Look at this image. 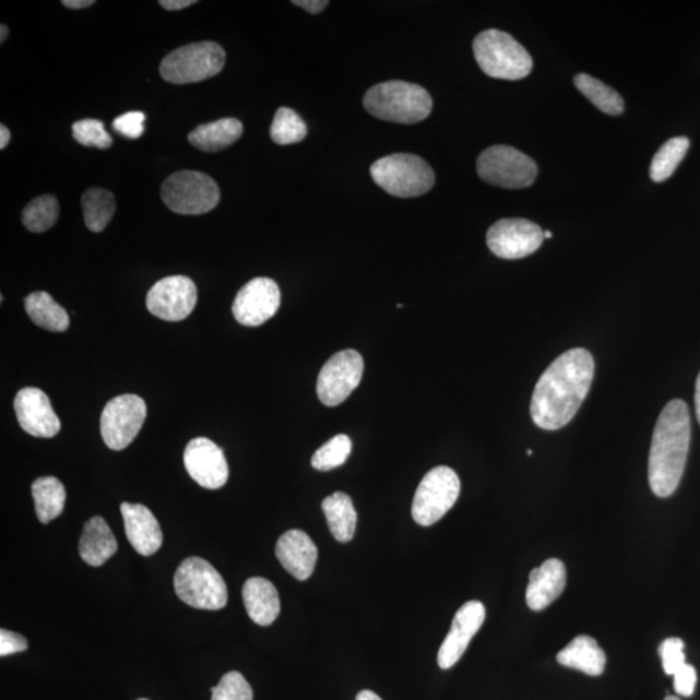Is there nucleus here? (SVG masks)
Instances as JSON below:
<instances>
[{
	"mask_svg": "<svg viewBox=\"0 0 700 700\" xmlns=\"http://www.w3.org/2000/svg\"><path fill=\"white\" fill-rule=\"evenodd\" d=\"M591 352L573 348L547 367L532 394L531 417L545 431H557L570 423L591 391L594 378Z\"/></svg>",
	"mask_w": 700,
	"mask_h": 700,
	"instance_id": "f257e3e1",
	"label": "nucleus"
},
{
	"mask_svg": "<svg viewBox=\"0 0 700 700\" xmlns=\"http://www.w3.org/2000/svg\"><path fill=\"white\" fill-rule=\"evenodd\" d=\"M691 439L689 407L683 400H672L657 418L649 456V483L654 495L667 498L675 494L684 475Z\"/></svg>",
	"mask_w": 700,
	"mask_h": 700,
	"instance_id": "f03ea898",
	"label": "nucleus"
},
{
	"mask_svg": "<svg viewBox=\"0 0 700 700\" xmlns=\"http://www.w3.org/2000/svg\"><path fill=\"white\" fill-rule=\"evenodd\" d=\"M364 107L379 120L412 124L431 115L434 102L427 90L415 83L388 81L366 93Z\"/></svg>",
	"mask_w": 700,
	"mask_h": 700,
	"instance_id": "7ed1b4c3",
	"label": "nucleus"
},
{
	"mask_svg": "<svg viewBox=\"0 0 700 700\" xmlns=\"http://www.w3.org/2000/svg\"><path fill=\"white\" fill-rule=\"evenodd\" d=\"M474 54L482 71L491 79L518 81L532 72L529 51L510 34L489 29L474 40Z\"/></svg>",
	"mask_w": 700,
	"mask_h": 700,
	"instance_id": "20e7f679",
	"label": "nucleus"
},
{
	"mask_svg": "<svg viewBox=\"0 0 700 700\" xmlns=\"http://www.w3.org/2000/svg\"><path fill=\"white\" fill-rule=\"evenodd\" d=\"M370 175L392 197L408 199L425 195L435 186V173L422 157L394 154L372 164Z\"/></svg>",
	"mask_w": 700,
	"mask_h": 700,
	"instance_id": "39448f33",
	"label": "nucleus"
},
{
	"mask_svg": "<svg viewBox=\"0 0 700 700\" xmlns=\"http://www.w3.org/2000/svg\"><path fill=\"white\" fill-rule=\"evenodd\" d=\"M175 589L178 598L193 608L217 612L227 605L224 578L203 558L190 557L179 565L175 574Z\"/></svg>",
	"mask_w": 700,
	"mask_h": 700,
	"instance_id": "423d86ee",
	"label": "nucleus"
},
{
	"mask_svg": "<svg viewBox=\"0 0 700 700\" xmlns=\"http://www.w3.org/2000/svg\"><path fill=\"white\" fill-rule=\"evenodd\" d=\"M225 62L226 52L216 41H199L169 54L162 61L161 74L173 85H187L214 78Z\"/></svg>",
	"mask_w": 700,
	"mask_h": 700,
	"instance_id": "0eeeda50",
	"label": "nucleus"
},
{
	"mask_svg": "<svg viewBox=\"0 0 700 700\" xmlns=\"http://www.w3.org/2000/svg\"><path fill=\"white\" fill-rule=\"evenodd\" d=\"M162 199L171 212L199 216L220 203L221 191L214 180L195 170H180L164 180Z\"/></svg>",
	"mask_w": 700,
	"mask_h": 700,
	"instance_id": "6e6552de",
	"label": "nucleus"
},
{
	"mask_svg": "<svg viewBox=\"0 0 700 700\" xmlns=\"http://www.w3.org/2000/svg\"><path fill=\"white\" fill-rule=\"evenodd\" d=\"M477 173L488 185L501 189H526L537 178V165L523 152L510 145H494L477 158Z\"/></svg>",
	"mask_w": 700,
	"mask_h": 700,
	"instance_id": "1a4fd4ad",
	"label": "nucleus"
},
{
	"mask_svg": "<svg viewBox=\"0 0 700 700\" xmlns=\"http://www.w3.org/2000/svg\"><path fill=\"white\" fill-rule=\"evenodd\" d=\"M461 494L455 471L438 466L423 477L413 501V518L422 526L438 523L453 508Z\"/></svg>",
	"mask_w": 700,
	"mask_h": 700,
	"instance_id": "9d476101",
	"label": "nucleus"
},
{
	"mask_svg": "<svg viewBox=\"0 0 700 700\" xmlns=\"http://www.w3.org/2000/svg\"><path fill=\"white\" fill-rule=\"evenodd\" d=\"M147 405L137 394H122L108 402L100 418V432L109 449L123 450L141 432Z\"/></svg>",
	"mask_w": 700,
	"mask_h": 700,
	"instance_id": "9b49d317",
	"label": "nucleus"
},
{
	"mask_svg": "<svg viewBox=\"0 0 700 700\" xmlns=\"http://www.w3.org/2000/svg\"><path fill=\"white\" fill-rule=\"evenodd\" d=\"M365 369L357 351L345 349L324 364L317 380V394L325 406H337L351 396L360 383Z\"/></svg>",
	"mask_w": 700,
	"mask_h": 700,
	"instance_id": "f8f14e48",
	"label": "nucleus"
},
{
	"mask_svg": "<svg viewBox=\"0 0 700 700\" xmlns=\"http://www.w3.org/2000/svg\"><path fill=\"white\" fill-rule=\"evenodd\" d=\"M544 239L543 228L535 222L523 218L498 221L487 234L491 253L505 260L524 259L535 253Z\"/></svg>",
	"mask_w": 700,
	"mask_h": 700,
	"instance_id": "ddd939ff",
	"label": "nucleus"
},
{
	"mask_svg": "<svg viewBox=\"0 0 700 700\" xmlns=\"http://www.w3.org/2000/svg\"><path fill=\"white\" fill-rule=\"evenodd\" d=\"M198 301L195 283L185 275L158 281L147 295V309L163 321L179 322L189 317Z\"/></svg>",
	"mask_w": 700,
	"mask_h": 700,
	"instance_id": "4468645a",
	"label": "nucleus"
},
{
	"mask_svg": "<svg viewBox=\"0 0 700 700\" xmlns=\"http://www.w3.org/2000/svg\"><path fill=\"white\" fill-rule=\"evenodd\" d=\"M281 307L278 284L270 278H254L242 286L233 304L235 320L247 328H259Z\"/></svg>",
	"mask_w": 700,
	"mask_h": 700,
	"instance_id": "2eb2a0df",
	"label": "nucleus"
},
{
	"mask_svg": "<svg viewBox=\"0 0 700 700\" xmlns=\"http://www.w3.org/2000/svg\"><path fill=\"white\" fill-rule=\"evenodd\" d=\"M187 473L200 487L220 489L228 479V466L224 450L206 438L193 439L185 449Z\"/></svg>",
	"mask_w": 700,
	"mask_h": 700,
	"instance_id": "dca6fc26",
	"label": "nucleus"
},
{
	"mask_svg": "<svg viewBox=\"0 0 700 700\" xmlns=\"http://www.w3.org/2000/svg\"><path fill=\"white\" fill-rule=\"evenodd\" d=\"M13 406L21 428L34 438L50 439L60 432V419L50 399L39 388H23Z\"/></svg>",
	"mask_w": 700,
	"mask_h": 700,
	"instance_id": "f3484780",
	"label": "nucleus"
},
{
	"mask_svg": "<svg viewBox=\"0 0 700 700\" xmlns=\"http://www.w3.org/2000/svg\"><path fill=\"white\" fill-rule=\"evenodd\" d=\"M485 607L479 601H470L456 612L452 628L443 640L438 655L441 669L452 668L459 663L485 620Z\"/></svg>",
	"mask_w": 700,
	"mask_h": 700,
	"instance_id": "a211bd4d",
	"label": "nucleus"
},
{
	"mask_svg": "<svg viewBox=\"0 0 700 700\" xmlns=\"http://www.w3.org/2000/svg\"><path fill=\"white\" fill-rule=\"evenodd\" d=\"M124 532L131 546L143 557H150L163 545V531L151 510L141 503L121 505Z\"/></svg>",
	"mask_w": 700,
	"mask_h": 700,
	"instance_id": "6ab92c4d",
	"label": "nucleus"
},
{
	"mask_svg": "<svg viewBox=\"0 0 700 700\" xmlns=\"http://www.w3.org/2000/svg\"><path fill=\"white\" fill-rule=\"evenodd\" d=\"M276 558L284 570L297 580H308L315 572L318 549L307 533L290 530L282 535L275 547Z\"/></svg>",
	"mask_w": 700,
	"mask_h": 700,
	"instance_id": "aec40b11",
	"label": "nucleus"
},
{
	"mask_svg": "<svg viewBox=\"0 0 700 700\" xmlns=\"http://www.w3.org/2000/svg\"><path fill=\"white\" fill-rule=\"evenodd\" d=\"M567 582V572L563 561L551 558L544 561L543 566L535 568L530 574V584L526 586V605L533 612H543L563 593Z\"/></svg>",
	"mask_w": 700,
	"mask_h": 700,
	"instance_id": "412c9836",
	"label": "nucleus"
},
{
	"mask_svg": "<svg viewBox=\"0 0 700 700\" xmlns=\"http://www.w3.org/2000/svg\"><path fill=\"white\" fill-rule=\"evenodd\" d=\"M242 602L249 618L261 627L272 626L281 613L278 591L266 579L252 578L242 586Z\"/></svg>",
	"mask_w": 700,
	"mask_h": 700,
	"instance_id": "4be33fe9",
	"label": "nucleus"
},
{
	"mask_svg": "<svg viewBox=\"0 0 700 700\" xmlns=\"http://www.w3.org/2000/svg\"><path fill=\"white\" fill-rule=\"evenodd\" d=\"M119 549L114 532L102 517H94L83 526L80 556L88 566L99 567Z\"/></svg>",
	"mask_w": 700,
	"mask_h": 700,
	"instance_id": "5701e85b",
	"label": "nucleus"
},
{
	"mask_svg": "<svg viewBox=\"0 0 700 700\" xmlns=\"http://www.w3.org/2000/svg\"><path fill=\"white\" fill-rule=\"evenodd\" d=\"M560 665L584 672L589 676H601L606 667V654L591 636H578L557 655Z\"/></svg>",
	"mask_w": 700,
	"mask_h": 700,
	"instance_id": "b1692460",
	"label": "nucleus"
},
{
	"mask_svg": "<svg viewBox=\"0 0 700 700\" xmlns=\"http://www.w3.org/2000/svg\"><path fill=\"white\" fill-rule=\"evenodd\" d=\"M242 123L237 119H221L200 124L189 135L193 147L203 152H220L230 147L242 135Z\"/></svg>",
	"mask_w": 700,
	"mask_h": 700,
	"instance_id": "393cba45",
	"label": "nucleus"
},
{
	"mask_svg": "<svg viewBox=\"0 0 700 700\" xmlns=\"http://www.w3.org/2000/svg\"><path fill=\"white\" fill-rule=\"evenodd\" d=\"M322 510L332 536L339 543H349L355 536L357 526V512L352 498L343 491H336V494L324 498Z\"/></svg>",
	"mask_w": 700,
	"mask_h": 700,
	"instance_id": "a878e982",
	"label": "nucleus"
},
{
	"mask_svg": "<svg viewBox=\"0 0 700 700\" xmlns=\"http://www.w3.org/2000/svg\"><path fill=\"white\" fill-rule=\"evenodd\" d=\"M25 310L34 324L52 332H64L69 329L67 310L47 293H33L25 299Z\"/></svg>",
	"mask_w": 700,
	"mask_h": 700,
	"instance_id": "bb28decb",
	"label": "nucleus"
},
{
	"mask_svg": "<svg viewBox=\"0 0 700 700\" xmlns=\"http://www.w3.org/2000/svg\"><path fill=\"white\" fill-rule=\"evenodd\" d=\"M32 494L40 523H50L64 510L67 491L58 477H39L33 483Z\"/></svg>",
	"mask_w": 700,
	"mask_h": 700,
	"instance_id": "cd10ccee",
	"label": "nucleus"
},
{
	"mask_svg": "<svg viewBox=\"0 0 700 700\" xmlns=\"http://www.w3.org/2000/svg\"><path fill=\"white\" fill-rule=\"evenodd\" d=\"M82 211L88 230L102 233L115 216L116 199L114 193L99 189V187L88 189L82 195Z\"/></svg>",
	"mask_w": 700,
	"mask_h": 700,
	"instance_id": "c85d7f7f",
	"label": "nucleus"
},
{
	"mask_svg": "<svg viewBox=\"0 0 700 700\" xmlns=\"http://www.w3.org/2000/svg\"><path fill=\"white\" fill-rule=\"evenodd\" d=\"M574 85L579 92L592 102L602 112L612 116H619L624 112V100L613 87L589 74H578L574 78Z\"/></svg>",
	"mask_w": 700,
	"mask_h": 700,
	"instance_id": "c756f323",
	"label": "nucleus"
},
{
	"mask_svg": "<svg viewBox=\"0 0 700 700\" xmlns=\"http://www.w3.org/2000/svg\"><path fill=\"white\" fill-rule=\"evenodd\" d=\"M689 147L690 141L685 137L672 138V140L665 142L660 151L656 152L653 162H651V179L656 183L667 180L684 161Z\"/></svg>",
	"mask_w": 700,
	"mask_h": 700,
	"instance_id": "7c9ffc66",
	"label": "nucleus"
},
{
	"mask_svg": "<svg viewBox=\"0 0 700 700\" xmlns=\"http://www.w3.org/2000/svg\"><path fill=\"white\" fill-rule=\"evenodd\" d=\"M59 201L52 195H41L31 201L23 211V224L31 233L50 230L59 220Z\"/></svg>",
	"mask_w": 700,
	"mask_h": 700,
	"instance_id": "2f4dec72",
	"label": "nucleus"
},
{
	"mask_svg": "<svg viewBox=\"0 0 700 700\" xmlns=\"http://www.w3.org/2000/svg\"><path fill=\"white\" fill-rule=\"evenodd\" d=\"M307 135V123L294 109L282 107L276 110L272 129H270V137L274 143L280 145L300 143Z\"/></svg>",
	"mask_w": 700,
	"mask_h": 700,
	"instance_id": "473e14b6",
	"label": "nucleus"
},
{
	"mask_svg": "<svg viewBox=\"0 0 700 700\" xmlns=\"http://www.w3.org/2000/svg\"><path fill=\"white\" fill-rule=\"evenodd\" d=\"M351 452L352 440L349 436L337 435L317 450L311 459V466L322 473L341 467L349 459Z\"/></svg>",
	"mask_w": 700,
	"mask_h": 700,
	"instance_id": "72a5a7b5",
	"label": "nucleus"
},
{
	"mask_svg": "<svg viewBox=\"0 0 700 700\" xmlns=\"http://www.w3.org/2000/svg\"><path fill=\"white\" fill-rule=\"evenodd\" d=\"M72 134L74 140L85 147L108 150L114 143L112 137L99 120L85 119L74 122Z\"/></svg>",
	"mask_w": 700,
	"mask_h": 700,
	"instance_id": "f704fd0d",
	"label": "nucleus"
},
{
	"mask_svg": "<svg viewBox=\"0 0 700 700\" xmlns=\"http://www.w3.org/2000/svg\"><path fill=\"white\" fill-rule=\"evenodd\" d=\"M212 700H253V690L239 672H228L211 689Z\"/></svg>",
	"mask_w": 700,
	"mask_h": 700,
	"instance_id": "c9c22d12",
	"label": "nucleus"
},
{
	"mask_svg": "<svg viewBox=\"0 0 700 700\" xmlns=\"http://www.w3.org/2000/svg\"><path fill=\"white\" fill-rule=\"evenodd\" d=\"M684 650V641L676 639V637H672V639L664 640L661 643L660 655L665 674L674 676L678 669L684 667L686 664Z\"/></svg>",
	"mask_w": 700,
	"mask_h": 700,
	"instance_id": "e433bc0d",
	"label": "nucleus"
},
{
	"mask_svg": "<svg viewBox=\"0 0 700 700\" xmlns=\"http://www.w3.org/2000/svg\"><path fill=\"white\" fill-rule=\"evenodd\" d=\"M145 115L143 112L123 114L114 121L112 127L116 133L128 140H138L144 133Z\"/></svg>",
	"mask_w": 700,
	"mask_h": 700,
	"instance_id": "4c0bfd02",
	"label": "nucleus"
},
{
	"mask_svg": "<svg viewBox=\"0 0 700 700\" xmlns=\"http://www.w3.org/2000/svg\"><path fill=\"white\" fill-rule=\"evenodd\" d=\"M697 671L692 665L686 663L674 675V688L678 696L691 697L696 690Z\"/></svg>",
	"mask_w": 700,
	"mask_h": 700,
	"instance_id": "58836bf2",
	"label": "nucleus"
},
{
	"mask_svg": "<svg viewBox=\"0 0 700 700\" xmlns=\"http://www.w3.org/2000/svg\"><path fill=\"white\" fill-rule=\"evenodd\" d=\"M27 649V641L23 636L11 632V630H0V655L7 656L21 653Z\"/></svg>",
	"mask_w": 700,
	"mask_h": 700,
	"instance_id": "ea45409f",
	"label": "nucleus"
},
{
	"mask_svg": "<svg viewBox=\"0 0 700 700\" xmlns=\"http://www.w3.org/2000/svg\"><path fill=\"white\" fill-rule=\"evenodd\" d=\"M293 3L301 7V9L311 13V15H318V13H321L325 7L329 5L328 0H295Z\"/></svg>",
	"mask_w": 700,
	"mask_h": 700,
	"instance_id": "a19ab883",
	"label": "nucleus"
},
{
	"mask_svg": "<svg viewBox=\"0 0 700 700\" xmlns=\"http://www.w3.org/2000/svg\"><path fill=\"white\" fill-rule=\"evenodd\" d=\"M192 4H197L195 0H162L161 5L168 11H180L187 9Z\"/></svg>",
	"mask_w": 700,
	"mask_h": 700,
	"instance_id": "79ce46f5",
	"label": "nucleus"
},
{
	"mask_svg": "<svg viewBox=\"0 0 700 700\" xmlns=\"http://www.w3.org/2000/svg\"><path fill=\"white\" fill-rule=\"evenodd\" d=\"M61 4L69 10H83L94 5L95 2L94 0H62Z\"/></svg>",
	"mask_w": 700,
	"mask_h": 700,
	"instance_id": "37998d69",
	"label": "nucleus"
},
{
	"mask_svg": "<svg viewBox=\"0 0 700 700\" xmlns=\"http://www.w3.org/2000/svg\"><path fill=\"white\" fill-rule=\"evenodd\" d=\"M11 133L5 124H0V150H4L10 144Z\"/></svg>",
	"mask_w": 700,
	"mask_h": 700,
	"instance_id": "c03bdc74",
	"label": "nucleus"
},
{
	"mask_svg": "<svg viewBox=\"0 0 700 700\" xmlns=\"http://www.w3.org/2000/svg\"><path fill=\"white\" fill-rule=\"evenodd\" d=\"M356 700H383L376 692L370 690H363L358 692Z\"/></svg>",
	"mask_w": 700,
	"mask_h": 700,
	"instance_id": "a18cd8bd",
	"label": "nucleus"
},
{
	"mask_svg": "<svg viewBox=\"0 0 700 700\" xmlns=\"http://www.w3.org/2000/svg\"><path fill=\"white\" fill-rule=\"evenodd\" d=\"M696 411H697V418L700 425V372H699L697 384H696Z\"/></svg>",
	"mask_w": 700,
	"mask_h": 700,
	"instance_id": "49530a36",
	"label": "nucleus"
},
{
	"mask_svg": "<svg viewBox=\"0 0 700 700\" xmlns=\"http://www.w3.org/2000/svg\"><path fill=\"white\" fill-rule=\"evenodd\" d=\"M0 31H2V34H0V41L4 44V40L9 37V26L2 24V26H0Z\"/></svg>",
	"mask_w": 700,
	"mask_h": 700,
	"instance_id": "de8ad7c7",
	"label": "nucleus"
},
{
	"mask_svg": "<svg viewBox=\"0 0 700 700\" xmlns=\"http://www.w3.org/2000/svg\"><path fill=\"white\" fill-rule=\"evenodd\" d=\"M544 238H546V239H551V238H553V233H550V232H545V233H544Z\"/></svg>",
	"mask_w": 700,
	"mask_h": 700,
	"instance_id": "09e8293b",
	"label": "nucleus"
},
{
	"mask_svg": "<svg viewBox=\"0 0 700 700\" xmlns=\"http://www.w3.org/2000/svg\"><path fill=\"white\" fill-rule=\"evenodd\" d=\"M664 700H681V699H680V698H677V697H675V696H668V697H667V698H665Z\"/></svg>",
	"mask_w": 700,
	"mask_h": 700,
	"instance_id": "8fccbe9b",
	"label": "nucleus"
},
{
	"mask_svg": "<svg viewBox=\"0 0 700 700\" xmlns=\"http://www.w3.org/2000/svg\"><path fill=\"white\" fill-rule=\"evenodd\" d=\"M526 454L532 455V450H526Z\"/></svg>",
	"mask_w": 700,
	"mask_h": 700,
	"instance_id": "3c124183",
	"label": "nucleus"
},
{
	"mask_svg": "<svg viewBox=\"0 0 700 700\" xmlns=\"http://www.w3.org/2000/svg\"><path fill=\"white\" fill-rule=\"evenodd\" d=\"M138 700H149V699H138Z\"/></svg>",
	"mask_w": 700,
	"mask_h": 700,
	"instance_id": "603ef678",
	"label": "nucleus"
}]
</instances>
